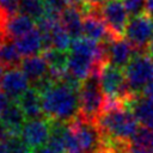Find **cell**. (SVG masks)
Instances as JSON below:
<instances>
[{
  "label": "cell",
  "instance_id": "obj_1",
  "mask_svg": "<svg viewBox=\"0 0 153 153\" xmlns=\"http://www.w3.org/2000/svg\"><path fill=\"white\" fill-rule=\"evenodd\" d=\"M43 112L49 120L71 122L79 115V92L62 81H55L42 93Z\"/></svg>",
  "mask_w": 153,
  "mask_h": 153
},
{
  "label": "cell",
  "instance_id": "obj_2",
  "mask_svg": "<svg viewBox=\"0 0 153 153\" xmlns=\"http://www.w3.org/2000/svg\"><path fill=\"white\" fill-rule=\"evenodd\" d=\"M96 123L102 135L124 141H130L139 130L137 120L126 105L104 109Z\"/></svg>",
  "mask_w": 153,
  "mask_h": 153
},
{
  "label": "cell",
  "instance_id": "obj_3",
  "mask_svg": "<svg viewBox=\"0 0 153 153\" xmlns=\"http://www.w3.org/2000/svg\"><path fill=\"white\" fill-rule=\"evenodd\" d=\"M98 72L88 76L79 90V116L90 122L98 120L105 104V96L100 87Z\"/></svg>",
  "mask_w": 153,
  "mask_h": 153
},
{
  "label": "cell",
  "instance_id": "obj_4",
  "mask_svg": "<svg viewBox=\"0 0 153 153\" xmlns=\"http://www.w3.org/2000/svg\"><path fill=\"white\" fill-rule=\"evenodd\" d=\"M98 75L102 91L108 99H115L126 103L133 96L128 87L124 71L121 67L105 61L100 66Z\"/></svg>",
  "mask_w": 153,
  "mask_h": 153
},
{
  "label": "cell",
  "instance_id": "obj_5",
  "mask_svg": "<svg viewBox=\"0 0 153 153\" xmlns=\"http://www.w3.org/2000/svg\"><path fill=\"white\" fill-rule=\"evenodd\" d=\"M124 74L130 92L141 93L145 85L153 79V59L139 50L126 66Z\"/></svg>",
  "mask_w": 153,
  "mask_h": 153
},
{
  "label": "cell",
  "instance_id": "obj_6",
  "mask_svg": "<svg viewBox=\"0 0 153 153\" xmlns=\"http://www.w3.org/2000/svg\"><path fill=\"white\" fill-rule=\"evenodd\" d=\"M124 36L137 50L148 47L153 37V18L147 13L133 16L127 24Z\"/></svg>",
  "mask_w": 153,
  "mask_h": 153
},
{
  "label": "cell",
  "instance_id": "obj_7",
  "mask_svg": "<svg viewBox=\"0 0 153 153\" xmlns=\"http://www.w3.org/2000/svg\"><path fill=\"white\" fill-rule=\"evenodd\" d=\"M98 12L115 37L124 35L129 22V13L122 0H105L99 5Z\"/></svg>",
  "mask_w": 153,
  "mask_h": 153
},
{
  "label": "cell",
  "instance_id": "obj_8",
  "mask_svg": "<svg viewBox=\"0 0 153 153\" xmlns=\"http://www.w3.org/2000/svg\"><path fill=\"white\" fill-rule=\"evenodd\" d=\"M78 139L80 149L86 153H94L100 148L102 133L96 122H90L79 115L69 122Z\"/></svg>",
  "mask_w": 153,
  "mask_h": 153
},
{
  "label": "cell",
  "instance_id": "obj_9",
  "mask_svg": "<svg viewBox=\"0 0 153 153\" xmlns=\"http://www.w3.org/2000/svg\"><path fill=\"white\" fill-rule=\"evenodd\" d=\"M20 134L24 141L35 152L48 143L50 136V121L41 117L30 118L24 123Z\"/></svg>",
  "mask_w": 153,
  "mask_h": 153
},
{
  "label": "cell",
  "instance_id": "obj_10",
  "mask_svg": "<svg viewBox=\"0 0 153 153\" xmlns=\"http://www.w3.org/2000/svg\"><path fill=\"white\" fill-rule=\"evenodd\" d=\"M137 51L139 50L127 38H123L122 36L111 38L106 42L105 45L106 61L121 68H126V66Z\"/></svg>",
  "mask_w": 153,
  "mask_h": 153
},
{
  "label": "cell",
  "instance_id": "obj_11",
  "mask_svg": "<svg viewBox=\"0 0 153 153\" xmlns=\"http://www.w3.org/2000/svg\"><path fill=\"white\" fill-rule=\"evenodd\" d=\"M29 78L25 75L23 69L12 67L7 68L2 73L1 78V90L10 97V99H13L14 102L29 88Z\"/></svg>",
  "mask_w": 153,
  "mask_h": 153
},
{
  "label": "cell",
  "instance_id": "obj_12",
  "mask_svg": "<svg viewBox=\"0 0 153 153\" xmlns=\"http://www.w3.org/2000/svg\"><path fill=\"white\" fill-rule=\"evenodd\" d=\"M82 36L88 37L96 42H108L115 36L109 30L106 23L96 11L84 14L82 22Z\"/></svg>",
  "mask_w": 153,
  "mask_h": 153
},
{
  "label": "cell",
  "instance_id": "obj_13",
  "mask_svg": "<svg viewBox=\"0 0 153 153\" xmlns=\"http://www.w3.org/2000/svg\"><path fill=\"white\" fill-rule=\"evenodd\" d=\"M33 29H35V19L22 12H16L13 14L5 16L4 18L2 32L5 38L17 39Z\"/></svg>",
  "mask_w": 153,
  "mask_h": 153
},
{
  "label": "cell",
  "instance_id": "obj_14",
  "mask_svg": "<svg viewBox=\"0 0 153 153\" xmlns=\"http://www.w3.org/2000/svg\"><path fill=\"white\" fill-rule=\"evenodd\" d=\"M126 106L133 112L142 127L153 129V98L133 94L126 102Z\"/></svg>",
  "mask_w": 153,
  "mask_h": 153
},
{
  "label": "cell",
  "instance_id": "obj_15",
  "mask_svg": "<svg viewBox=\"0 0 153 153\" xmlns=\"http://www.w3.org/2000/svg\"><path fill=\"white\" fill-rule=\"evenodd\" d=\"M14 43H16V47H17L19 54L24 57L31 56V55H37L41 51L45 50L44 37L38 27L33 29L30 32L23 35L22 37L14 39Z\"/></svg>",
  "mask_w": 153,
  "mask_h": 153
},
{
  "label": "cell",
  "instance_id": "obj_16",
  "mask_svg": "<svg viewBox=\"0 0 153 153\" xmlns=\"http://www.w3.org/2000/svg\"><path fill=\"white\" fill-rule=\"evenodd\" d=\"M26 116L17 102L11 103L0 116V126L8 133L10 136L19 135L25 123Z\"/></svg>",
  "mask_w": 153,
  "mask_h": 153
},
{
  "label": "cell",
  "instance_id": "obj_17",
  "mask_svg": "<svg viewBox=\"0 0 153 153\" xmlns=\"http://www.w3.org/2000/svg\"><path fill=\"white\" fill-rule=\"evenodd\" d=\"M20 67L23 72L25 73V75L29 78V80L32 81V84L50 75L49 66H48L45 57L38 54L26 56L20 62Z\"/></svg>",
  "mask_w": 153,
  "mask_h": 153
},
{
  "label": "cell",
  "instance_id": "obj_18",
  "mask_svg": "<svg viewBox=\"0 0 153 153\" xmlns=\"http://www.w3.org/2000/svg\"><path fill=\"white\" fill-rule=\"evenodd\" d=\"M16 102L22 108L26 118H37L44 115L42 94L35 87H29Z\"/></svg>",
  "mask_w": 153,
  "mask_h": 153
},
{
  "label": "cell",
  "instance_id": "obj_19",
  "mask_svg": "<svg viewBox=\"0 0 153 153\" xmlns=\"http://www.w3.org/2000/svg\"><path fill=\"white\" fill-rule=\"evenodd\" d=\"M60 22L63 27L69 32V35L74 38L82 36V22L84 13L79 6L68 5L60 16Z\"/></svg>",
  "mask_w": 153,
  "mask_h": 153
},
{
  "label": "cell",
  "instance_id": "obj_20",
  "mask_svg": "<svg viewBox=\"0 0 153 153\" xmlns=\"http://www.w3.org/2000/svg\"><path fill=\"white\" fill-rule=\"evenodd\" d=\"M43 56L45 57L50 75L54 80L60 81L63 75L67 73V62H68V55L66 51L55 49V48H48L43 51Z\"/></svg>",
  "mask_w": 153,
  "mask_h": 153
},
{
  "label": "cell",
  "instance_id": "obj_21",
  "mask_svg": "<svg viewBox=\"0 0 153 153\" xmlns=\"http://www.w3.org/2000/svg\"><path fill=\"white\" fill-rule=\"evenodd\" d=\"M20 54L11 39L6 38L0 43V63L5 68L17 67L20 61Z\"/></svg>",
  "mask_w": 153,
  "mask_h": 153
},
{
  "label": "cell",
  "instance_id": "obj_22",
  "mask_svg": "<svg viewBox=\"0 0 153 153\" xmlns=\"http://www.w3.org/2000/svg\"><path fill=\"white\" fill-rule=\"evenodd\" d=\"M19 12L38 20L44 14L42 0H19Z\"/></svg>",
  "mask_w": 153,
  "mask_h": 153
},
{
  "label": "cell",
  "instance_id": "obj_23",
  "mask_svg": "<svg viewBox=\"0 0 153 153\" xmlns=\"http://www.w3.org/2000/svg\"><path fill=\"white\" fill-rule=\"evenodd\" d=\"M130 142L136 147L148 148L153 151V129L146 127L139 128V130L131 137Z\"/></svg>",
  "mask_w": 153,
  "mask_h": 153
},
{
  "label": "cell",
  "instance_id": "obj_24",
  "mask_svg": "<svg viewBox=\"0 0 153 153\" xmlns=\"http://www.w3.org/2000/svg\"><path fill=\"white\" fill-rule=\"evenodd\" d=\"M44 6V14L49 17L60 18L62 11L66 8L65 0H42Z\"/></svg>",
  "mask_w": 153,
  "mask_h": 153
},
{
  "label": "cell",
  "instance_id": "obj_25",
  "mask_svg": "<svg viewBox=\"0 0 153 153\" xmlns=\"http://www.w3.org/2000/svg\"><path fill=\"white\" fill-rule=\"evenodd\" d=\"M11 153H32L33 151L19 135H12L7 139Z\"/></svg>",
  "mask_w": 153,
  "mask_h": 153
},
{
  "label": "cell",
  "instance_id": "obj_26",
  "mask_svg": "<svg viewBox=\"0 0 153 153\" xmlns=\"http://www.w3.org/2000/svg\"><path fill=\"white\" fill-rule=\"evenodd\" d=\"M122 2L131 17L143 13L146 10V0H122Z\"/></svg>",
  "mask_w": 153,
  "mask_h": 153
},
{
  "label": "cell",
  "instance_id": "obj_27",
  "mask_svg": "<svg viewBox=\"0 0 153 153\" xmlns=\"http://www.w3.org/2000/svg\"><path fill=\"white\" fill-rule=\"evenodd\" d=\"M10 100H11L10 97L1 90V91H0V116H1V114L7 109V106L11 104Z\"/></svg>",
  "mask_w": 153,
  "mask_h": 153
},
{
  "label": "cell",
  "instance_id": "obj_28",
  "mask_svg": "<svg viewBox=\"0 0 153 153\" xmlns=\"http://www.w3.org/2000/svg\"><path fill=\"white\" fill-rule=\"evenodd\" d=\"M141 93H142V96H145V97L153 98V79L149 80V81L145 85V87H143V90H142Z\"/></svg>",
  "mask_w": 153,
  "mask_h": 153
},
{
  "label": "cell",
  "instance_id": "obj_29",
  "mask_svg": "<svg viewBox=\"0 0 153 153\" xmlns=\"http://www.w3.org/2000/svg\"><path fill=\"white\" fill-rule=\"evenodd\" d=\"M126 153H153V151L152 149H148V148H142V147L134 146V148L130 147Z\"/></svg>",
  "mask_w": 153,
  "mask_h": 153
},
{
  "label": "cell",
  "instance_id": "obj_30",
  "mask_svg": "<svg viewBox=\"0 0 153 153\" xmlns=\"http://www.w3.org/2000/svg\"><path fill=\"white\" fill-rule=\"evenodd\" d=\"M0 153H11L7 139L6 140H0Z\"/></svg>",
  "mask_w": 153,
  "mask_h": 153
},
{
  "label": "cell",
  "instance_id": "obj_31",
  "mask_svg": "<svg viewBox=\"0 0 153 153\" xmlns=\"http://www.w3.org/2000/svg\"><path fill=\"white\" fill-rule=\"evenodd\" d=\"M35 153H60V152H57V151H55L54 148H51L50 146L45 145V146L38 148L37 151H35Z\"/></svg>",
  "mask_w": 153,
  "mask_h": 153
},
{
  "label": "cell",
  "instance_id": "obj_32",
  "mask_svg": "<svg viewBox=\"0 0 153 153\" xmlns=\"http://www.w3.org/2000/svg\"><path fill=\"white\" fill-rule=\"evenodd\" d=\"M145 12L153 18V0H146V10Z\"/></svg>",
  "mask_w": 153,
  "mask_h": 153
},
{
  "label": "cell",
  "instance_id": "obj_33",
  "mask_svg": "<svg viewBox=\"0 0 153 153\" xmlns=\"http://www.w3.org/2000/svg\"><path fill=\"white\" fill-rule=\"evenodd\" d=\"M65 1L67 5H72V6H78L84 2V0H65Z\"/></svg>",
  "mask_w": 153,
  "mask_h": 153
},
{
  "label": "cell",
  "instance_id": "obj_34",
  "mask_svg": "<svg viewBox=\"0 0 153 153\" xmlns=\"http://www.w3.org/2000/svg\"><path fill=\"white\" fill-rule=\"evenodd\" d=\"M103 1H105V0H84V2H86V4H91V5L97 6V7H98V5H100ZM84 2H82V4H84Z\"/></svg>",
  "mask_w": 153,
  "mask_h": 153
},
{
  "label": "cell",
  "instance_id": "obj_35",
  "mask_svg": "<svg viewBox=\"0 0 153 153\" xmlns=\"http://www.w3.org/2000/svg\"><path fill=\"white\" fill-rule=\"evenodd\" d=\"M147 50H148V55L153 59V37H152V39H151L148 47H147Z\"/></svg>",
  "mask_w": 153,
  "mask_h": 153
},
{
  "label": "cell",
  "instance_id": "obj_36",
  "mask_svg": "<svg viewBox=\"0 0 153 153\" xmlns=\"http://www.w3.org/2000/svg\"><path fill=\"white\" fill-rule=\"evenodd\" d=\"M4 18H5V14L2 13V11L0 10V30H2V23H4Z\"/></svg>",
  "mask_w": 153,
  "mask_h": 153
},
{
  "label": "cell",
  "instance_id": "obj_37",
  "mask_svg": "<svg viewBox=\"0 0 153 153\" xmlns=\"http://www.w3.org/2000/svg\"><path fill=\"white\" fill-rule=\"evenodd\" d=\"M94 153H111V152H109L108 149H104V148H99V149L96 151Z\"/></svg>",
  "mask_w": 153,
  "mask_h": 153
},
{
  "label": "cell",
  "instance_id": "obj_38",
  "mask_svg": "<svg viewBox=\"0 0 153 153\" xmlns=\"http://www.w3.org/2000/svg\"><path fill=\"white\" fill-rule=\"evenodd\" d=\"M1 78H2V66L0 63V82H1Z\"/></svg>",
  "mask_w": 153,
  "mask_h": 153
},
{
  "label": "cell",
  "instance_id": "obj_39",
  "mask_svg": "<svg viewBox=\"0 0 153 153\" xmlns=\"http://www.w3.org/2000/svg\"><path fill=\"white\" fill-rule=\"evenodd\" d=\"M75 153H86V152H84V151H78V152H75Z\"/></svg>",
  "mask_w": 153,
  "mask_h": 153
}]
</instances>
